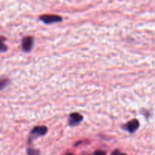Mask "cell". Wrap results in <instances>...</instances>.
Wrapping results in <instances>:
<instances>
[{
	"mask_svg": "<svg viewBox=\"0 0 155 155\" xmlns=\"http://www.w3.org/2000/svg\"><path fill=\"white\" fill-rule=\"evenodd\" d=\"M47 133V128L44 126H38V127H34L33 129V130L30 133V139H29V142H31L32 139H36L38 136H43Z\"/></svg>",
	"mask_w": 155,
	"mask_h": 155,
	"instance_id": "6da1fadb",
	"label": "cell"
},
{
	"mask_svg": "<svg viewBox=\"0 0 155 155\" xmlns=\"http://www.w3.org/2000/svg\"><path fill=\"white\" fill-rule=\"evenodd\" d=\"M40 19L45 24H53V23H57L59 22V21H62V17L54 15H45L40 17Z\"/></svg>",
	"mask_w": 155,
	"mask_h": 155,
	"instance_id": "7a4b0ae2",
	"label": "cell"
},
{
	"mask_svg": "<svg viewBox=\"0 0 155 155\" xmlns=\"http://www.w3.org/2000/svg\"><path fill=\"white\" fill-rule=\"evenodd\" d=\"M33 45V38L32 36H25L22 39V49L25 52L31 50Z\"/></svg>",
	"mask_w": 155,
	"mask_h": 155,
	"instance_id": "3957f363",
	"label": "cell"
},
{
	"mask_svg": "<svg viewBox=\"0 0 155 155\" xmlns=\"http://www.w3.org/2000/svg\"><path fill=\"white\" fill-rule=\"evenodd\" d=\"M83 120V117L78 113L71 114L69 116V125L70 126H76L80 124Z\"/></svg>",
	"mask_w": 155,
	"mask_h": 155,
	"instance_id": "277c9868",
	"label": "cell"
},
{
	"mask_svg": "<svg viewBox=\"0 0 155 155\" xmlns=\"http://www.w3.org/2000/svg\"><path fill=\"white\" fill-rule=\"evenodd\" d=\"M139 127V122L138 120L135 119L129 121L127 124H126V130L129 132L130 133H133L136 131Z\"/></svg>",
	"mask_w": 155,
	"mask_h": 155,
	"instance_id": "5b68a950",
	"label": "cell"
},
{
	"mask_svg": "<svg viewBox=\"0 0 155 155\" xmlns=\"http://www.w3.org/2000/svg\"><path fill=\"white\" fill-rule=\"evenodd\" d=\"M9 81L6 78H0V91L2 90L3 89L6 87L9 84Z\"/></svg>",
	"mask_w": 155,
	"mask_h": 155,
	"instance_id": "8992f818",
	"label": "cell"
},
{
	"mask_svg": "<svg viewBox=\"0 0 155 155\" xmlns=\"http://www.w3.org/2000/svg\"><path fill=\"white\" fill-rule=\"evenodd\" d=\"M4 38L0 37V52H4V51H6L8 49V47L3 42V40H4Z\"/></svg>",
	"mask_w": 155,
	"mask_h": 155,
	"instance_id": "52a82bcc",
	"label": "cell"
},
{
	"mask_svg": "<svg viewBox=\"0 0 155 155\" xmlns=\"http://www.w3.org/2000/svg\"><path fill=\"white\" fill-rule=\"evenodd\" d=\"M27 154L28 155H39L40 151L38 150L33 149V148H28L27 149Z\"/></svg>",
	"mask_w": 155,
	"mask_h": 155,
	"instance_id": "ba28073f",
	"label": "cell"
},
{
	"mask_svg": "<svg viewBox=\"0 0 155 155\" xmlns=\"http://www.w3.org/2000/svg\"><path fill=\"white\" fill-rule=\"evenodd\" d=\"M94 155H106V152L99 150V151H97L94 152Z\"/></svg>",
	"mask_w": 155,
	"mask_h": 155,
	"instance_id": "9c48e42d",
	"label": "cell"
},
{
	"mask_svg": "<svg viewBox=\"0 0 155 155\" xmlns=\"http://www.w3.org/2000/svg\"><path fill=\"white\" fill-rule=\"evenodd\" d=\"M110 155H119V151L118 150H115L114 151H112V154Z\"/></svg>",
	"mask_w": 155,
	"mask_h": 155,
	"instance_id": "30bf717a",
	"label": "cell"
},
{
	"mask_svg": "<svg viewBox=\"0 0 155 155\" xmlns=\"http://www.w3.org/2000/svg\"><path fill=\"white\" fill-rule=\"evenodd\" d=\"M65 155H74V154H71V153H68V154H65Z\"/></svg>",
	"mask_w": 155,
	"mask_h": 155,
	"instance_id": "8fae6325",
	"label": "cell"
},
{
	"mask_svg": "<svg viewBox=\"0 0 155 155\" xmlns=\"http://www.w3.org/2000/svg\"><path fill=\"white\" fill-rule=\"evenodd\" d=\"M119 155H126V154H119Z\"/></svg>",
	"mask_w": 155,
	"mask_h": 155,
	"instance_id": "7c38bea8",
	"label": "cell"
}]
</instances>
